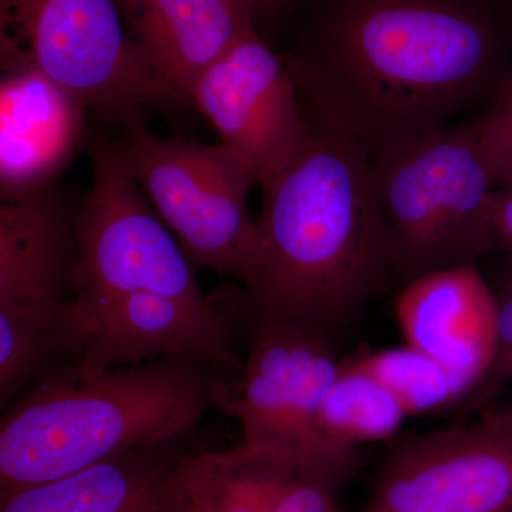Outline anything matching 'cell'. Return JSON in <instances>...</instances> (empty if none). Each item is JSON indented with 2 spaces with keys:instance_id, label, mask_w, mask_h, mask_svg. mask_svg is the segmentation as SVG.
<instances>
[{
  "instance_id": "6da1fadb",
  "label": "cell",
  "mask_w": 512,
  "mask_h": 512,
  "mask_svg": "<svg viewBox=\"0 0 512 512\" xmlns=\"http://www.w3.org/2000/svg\"><path fill=\"white\" fill-rule=\"evenodd\" d=\"M281 56L306 109L372 156L501 99L512 79V0H313Z\"/></svg>"
},
{
  "instance_id": "7a4b0ae2",
  "label": "cell",
  "mask_w": 512,
  "mask_h": 512,
  "mask_svg": "<svg viewBox=\"0 0 512 512\" xmlns=\"http://www.w3.org/2000/svg\"><path fill=\"white\" fill-rule=\"evenodd\" d=\"M306 111L302 150L262 188L261 255L245 301L258 320L332 335L403 278L369 153Z\"/></svg>"
},
{
  "instance_id": "3957f363",
  "label": "cell",
  "mask_w": 512,
  "mask_h": 512,
  "mask_svg": "<svg viewBox=\"0 0 512 512\" xmlns=\"http://www.w3.org/2000/svg\"><path fill=\"white\" fill-rule=\"evenodd\" d=\"M229 383L191 357L94 373L57 367L2 419L0 493L188 436L211 410L221 409Z\"/></svg>"
},
{
  "instance_id": "277c9868",
  "label": "cell",
  "mask_w": 512,
  "mask_h": 512,
  "mask_svg": "<svg viewBox=\"0 0 512 512\" xmlns=\"http://www.w3.org/2000/svg\"><path fill=\"white\" fill-rule=\"evenodd\" d=\"M370 168L403 285L495 252L497 187L477 117L387 144L370 156Z\"/></svg>"
},
{
  "instance_id": "5b68a950",
  "label": "cell",
  "mask_w": 512,
  "mask_h": 512,
  "mask_svg": "<svg viewBox=\"0 0 512 512\" xmlns=\"http://www.w3.org/2000/svg\"><path fill=\"white\" fill-rule=\"evenodd\" d=\"M0 66L43 74L128 126L148 107L188 104L140 55L117 0H0Z\"/></svg>"
},
{
  "instance_id": "8992f818",
  "label": "cell",
  "mask_w": 512,
  "mask_h": 512,
  "mask_svg": "<svg viewBox=\"0 0 512 512\" xmlns=\"http://www.w3.org/2000/svg\"><path fill=\"white\" fill-rule=\"evenodd\" d=\"M340 363L328 333L261 319L244 370L221 412L234 416L242 444L342 493L362 467V451L335 446L320 429V407Z\"/></svg>"
},
{
  "instance_id": "52a82bcc",
  "label": "cell",
  "mask_w": 512,
  "mask_h": 512,
  "mask_svg": "<svg viewBox=\"0 0 512 512\" xmlns=\"http://www.w3.org/2000/svg\"><path fill=\"white\" fill-rule=\"evenodd\" d=\"M117 153L191 262L248 286L261 255L249 212L256 184L227 147L153 136L128 126Z\"/></svg>"
},
{
  "instance_id": "ba28073f",
  "label": "cell",
  "mask_w": 512,
  "mask_h": 512,
  "mask_svg": "<svg viewBox=\"0 0 512 512\" xmlns=\"http://www.w3.org/2000/svg\"><path fill=\"white\" fill-rule=\"evenodd\" d=\"M92 175V187L74 214L72 295L154 293L201 311L217 308L116 146L93 144Z\"/></svg>"
},
{
  "instance_id": "9c48e42d",
  "label": "cell",
  "mask_w": 512,
  "mask_h": 512,
  "mask_svg": "<svg viewBox=\"0 0 512 512\" xmlns=\"http://www.w3.org/2000/svg\"><path fill=\"white\" fill-rule=\"evenodd\" d=\"M53 356L82 373L191 357L235 382L244 370L227 316L154 293L111 296L74 293L55 335Z\"/></svg>"
},
{
  "instance_id": "30bf717a",
  "label": "cell",
  "mask_w": 512,
  "mask_h": 512,
  "mask_svg": "<svg viewBox=\"0 0 512 512\" xmlns=\"http://www.w3.org/2000/svg\"><path fill=\"white\" fill-rule=\"evenodd\" d=\"M355 512H512V404L397 441Z\"/></svg>"
},
{
  "instance_id": "8fae6325",
  "label": "cell",
  "mask_w": 512,
  "mask_h": 512,
  "mask_svg": "<svg viewBox=\"0 0 512 512\" xmlns=\"http://www.w3.org/2000/svg\"><path fill=\"white\" fill-rule=\"evenodd\" d=\"M190 100L261 188L295 160L309 136L295 77L256 30L201 74Z\"/></svg>"
},
{
  "instance_id": "7c38bea8",
  "label": "cell",
  "mask_w": 512,
  "mask_h": 512,
  "mask_svg": "<svg viewBox=\"0 0 512 512\" xmlns=\"http://www.w3.org/2000/svg\"><path fill=\"white\" fill-rule=\"evenodd\" d=\"M74 261V215L50 188L2 200L0 323L39 330L53 345L72 295Z\"/></svg>"
},
{
  "instance_id": "4fadbf2b",
  "label": "cell",
  "mask_w": 512,
  "mask_h": 512,
  "mask_svg": "<svg viewBox=\"0 0 512 512\" xmlns=\"http://www.w3.org/2000/svg\"><path fill=\"white\" fill-rule=\"evenodd\" d=\"M396 318L407 345L447 367L470 393L476 389L490 367L495 340L493 288L476 265L407 282L396 298Z\"/></svg>"
},
{
  "instance_id": "5bb4252c",
  "label": "cell",
  "mask_w": 512,
  "mask_h": 512,
  "mask_svg": "<svg viewBox=\"0 0 512 512\" xmlns=\"http://www.w3.org/2000/svg\"><path fill=\"white\" fill-rule=\"evenodd\" d=\"M86 107L43 74L2 72L0 191L2 200L49 190L82 147Z\"/></svg>"
},
{
  "instance_id": "9a60e30c",
  "label": "cell",
  "mask_w": 512,
  "mask_h": 512,
  "mask_svg": "<svg viewBox=\"0 0 512 512\" xmlns=\"http://www.w3.org/2000/svg\"><path fill=\"white\" fill-rule=\"evenodd\" d=\"M128 36L168 86L190 93L201 74L255 32L254 10L238 0H117Z\"/></svg>"
},
{
  "instance_id": "2e32d148",
  "label": "cell",
  "mask_w": 512,
  "mask_h": 512,
  "mask_svg": "<svg viewBox=\"0 0 512 512\" xmlns=\"http://www.w3.org/2000/svg\"><path fill=\"white\" fill-rule=\"evenodd\" d=\"M174 471L187 512H346L338 491L242 443L180 458Z\"/></svg>"
},
{
  "instance_id": "e0dca14e",
  "label": "cell",
  "mask_w": 512,
  "mask_h": 512,
  "mask_svg": "<svg viewBox=\"0 0 512 512\" xmlns=\"http://www.w3.org/2000/svg\"><path fill=\"white\" fill-rule=\"evenodd\" d=\"M173 461L136 450L18 490L0 493V512H187Z\"/></svg>"
},
{
  "instance_id": "ac0fdd59",
  "label": "cell",
  "mask_w": 512,
  "mask_h": 512,
  "mask_svg": "<svg viewBox=\"0 0 512 512\" xmlns=\"http://www.w3.org/2000/svg\"><path fill=\"white\" fill-rule=\"evenodd\" d=\"M407 417L396 396L355 359L340 363L323 397L319 420L335 446L362 451L365 444L393 439Z\"/></svg>"
},
{
  "instance_id": "d6986e66",
  "label": "cell",
  "mask_w": 512,
  "mask_h": 512,
  "mask_svg": "<svg viewBox=\"0 0 512 512\" xmlns=\"http://www.w3.org/2000/svg\"><path fill=\"white\" fill-rule=\"evenodd\" d=\"M357 360L396 396L409 417L456 409L470 393L447 367L407 343Z\"/></svg>"
},
{
  "instance_id": "ffe728a7",
  "label": "cell",
  "mask_w": 512,
  "mask_h": 512,
  "mask_svg": "<svg viewBox=\"0 0 512 512\" xmlns=\"http://www.w3.org/2000/svg\"><path fill=\"white\" fill-rule=\"evenodd\" d=\"M495 298V340L490 367L463 403L458 404L460 416L487 409L491 400L512 382V272L498 286L491 285Z\"/></svg>"
},
{
  "instance_id": "44dd1931",
  "label": "cell",
  "mask_w": 512,
  "mask_h": 512,
  "mask_svg": "<svg viewBox=\"0 0 512 512\" xmlns=\"http://www.w3.org/2000/svg\"><path fill=\"white\" fill-rule=\"evenodd\" d=\"M477 123L495 187L512 185V79L501 99L477 116Z\"/></svg>"
},
{
  "instance_id": "7402d4cb",
  "label": "cell",
  "mask_w": 512,
  "mask_h": 512,
  "mask_svg": "<svg viewBox=\"0 0 512 512\" xmlns=\"http://www.w3.org/2000/svg\"><path fill=\"white\" fill-rule=\"evenodd\" d=\"M493 232L494 251L512 255V185L495 192Z\"/></svg>"
},
{
  "instance_id": "603a6c76",
  "label": "cell",
  "mask_w": 512,
  "mask_h": 512,
  "mask_svg": "<svg viewBox=\"0 0 512 512\" xmlns=\"http://www.w3.org/2000/svg\"><path fill=\"white\" fill-rule=\"evenodd\" d=\"M238 2L244 3L249 9L258 12V10H274L279 8L285 0H238Z\"/></svg>"
}]
</instances>
